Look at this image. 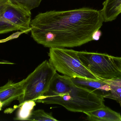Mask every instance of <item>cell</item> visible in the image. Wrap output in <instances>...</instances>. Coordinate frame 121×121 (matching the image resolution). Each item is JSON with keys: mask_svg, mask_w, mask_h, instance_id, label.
<instances>
[{"mask_svg": "<svg viewBox=\"0 0 121 121\" xmlns=\"http://www.w3.org/2000/svg\"><path fill=\"white\" fill-rule=\"evenodd\" d=\"M104 22L101 10L87 7L47 11L31 20V37L45 47H79L93 40Z\"/></svg>", "mask_w": 121, "mask_h": 121, "instance_id": "cell-1", "label": "cell"}, {"mask_svg": "<svg viewBox=\"0 0 121 121\" xmlns=\"http://www.w3.org/2000/svg\"><path fill=\"white\" fill-rule=\"evenodd\" d=\"M104 98L94 91L75 84L70 79L63 94L43 96L36 103L60 105L69 111L85 113L105 106Z\"/></svg>", "mask_w": 121, "mask_h": 121, "instance_id": "cell-2", "label": "cell"}, {"mask_svg": "<svg viewBox=\"0 0 121 121\" xmlns=\"http://www.w3.org/2000/svg\"><path fill=\"white\" fill-rule=\"evenodd\" d=\"M78 51L61 48H50L49 61L56 71L72 78L101 80L82 63Z\"/></svg>", "mask_w": 121, "mask_h": 121, "instance_id": "cell-3", "label": "cell"}, {"mask_svg": "<svg viewBox=\"0 0 121 121\" xmlns=\"http://www.w3.org/2000/svg\"><path fill=\"white\" fill-rule=\"evenodd\" d=\"M78 54L83 65L99 79L121 80V57L87 51Z\"/></svg>", "mask_w": 121, "mask_h": 121, "instance_id": "cell-4", "label": "cell"}, {"mask_svg": "<svg viewBox=\"0 0 121 121\" xmlns=\"http://www.w3.org/2000/svg\"><path fill=\"white\" fill-rule=\"evenodd\" d=\"M57 73L49 61L45 60L39 65L25 79L24 92L17 99L19 106L25 102L35 101L47 93Z\"/></svg>", "mask_w": 121, "mask_h": 121, "instance_id": "cell-5", "label": "cell"}, {"mask_svg": "<svg viewBox=\"0 0 121 121\" xmlns=\"http://www.w3.org/2000/svg\"><path fill=\"white\" fill-rule=\"evenodd\" d=\"M31 17L30 11L9 2L2 16L5 20L15 26L18 30L26 33L31 31Z\"/></svg>", "mask_w": 121, "mask_h": 121, "instance_id": "cell-6", "label": "cell"}, {"mask_svg": "<svg viewBox=\"0 0 121 121\" xmlns=\"http://www.w3.org/2000/svg\"><path fill=\"white\" fill-rule=\"evenodd\" d=\"M25 86V79L17 83L8 82L0 87V102L3 106L8 105L14 100H17L23 94Z\"/></svg>", "mask_w": 121, "mask_h": 121, "instance_id": "cell-7", "label": "cell"}, {"mask_svg": "<svg viewBox=\"0 0 121 121\" xmlns=\"http://www.w3.org/2000/svg\"><path fill=\"white\" fill-rule=\"evenodd\" d=\"M70 79L76 85L94 91L103 97L111 90L110 86L107 81L77 78Z\"/></svg>", "mask_w": 121, "mask_h": 121, "instance_id": "cell-8", "label": "cell"}, {"mask_svg": "<svg viewBox=\"0 0 121 121\" xmlns=\"http://www.w3.org/2000/svg\"><path fill=\"white\" fill-rule=\"evenodd\" d=\"M87 120L91 121H121V115L107 107L85 113Z\"/></svg>", "mask_w": 121, "mask_h": 121, "instance_id": "cell-9", "label": "cell"}, {"mask_svg": "<svg viewBox=\"0 0 121 121\" xmlns=\"http://www.w3.org/2000/svg\"><path fill=\"white\" fill-rule=\"evenodd\" d=\"M103 6L101 10L104 22L114 20L121 13V0H105Z\"/></svg>", "mask_w": 121, "mask_h": 121, "instance_id": "cell-10", "label": "cell"}, {"mask_svg": "<svg viewBox=\"0 0 121 121\" xmlns=\"http://www.w3.org/2000/svg\"><path fill=\"white\" fill-rule=\"evenodd\" d=\"M111 90L104 96V98L115 100L121 107V80L107 81Z\"/></svg>", "mask_w": 121, "mask_h": 121, "instance_id": "cell-11", "label": "cell"}, {"mask_svg": "<svg viewBox=\"0 0 121 121\" xmlns=\"http://www.w3.org/2000/svg\"><path fill=\"white\" fill-rule=\"evenodd\" d=\"M36 102L34 100L25 102L21 105L17 106L20 107L17 117L16 120H27L30 117L34 107L36 106Z\"/></svg>", "mask_w": 121, "mask_h": 121, "instance_id": "cell-12", "label": "cell"}, {"mask_svg": "<svg viewBox=\"0 0 121 121\" xmlns=\"http://www.w3.org/2000/svg\"><path fill=\"white\" fill-rule=\"evenodd\" d=\"M28 121H57L53 117L52 113L45 112L42 109H38L33 112Z\"/></svg>", "mask_w": 121, "mask_h": 121, "instance_id": "cell-13", "label": "cell"}, {"mask_svg": "<svg viewBox=\"0 0 121 121\" xmlns=\"http://www.w3.org/2000/svg\"><path fill=\"white\" fill-rule=\"evenodd\" d=\"M17 30L18 29L15 26L5 20L2 17L0 18V34Z\"/></svg>", "mask_w": 121, "mask_h": 121, "instance_id": "cell-14", "label": "cell"}, {"mask_svg": "<svg viewBox=\"0 0 121 121\" xmlns=\"http://www.w3.org/2000/svg\"><path fill=\"white\" fill-rule=\"evenodd\" d=\"M8 2V0L0 1V18L3 16Z\"/></svg>", "mask_w": 121, "mask_h": 121, "instance_id": "cell-15", "label": "cell"}, {"mask_svg": "<svg viewBox=\"0 0 121 121\" xmlns=\"http://www.w3.org/2000/svg\"><path fill=\"white\" fill-rule=\"evenodd\" d=\"M102 35V32L99 30H97L92 35L93 40H99Z\"/></svg>", "mask_w": 121, "mask_h": 121, "instance_id": "cell-16", "label": "cell"}, {"mask_svg": "<svg viewBox=\"0 0 121 121\" xmlns=\"http://www.w3.org/2000/svg\"><path fill=\"white\" fill-rule=\"evenodd\" d=\"M6 39L0 40V43H1L4 42H6Z\"/></svg>", "mask_w": 121, "mask_h": 121, "instance_id": "cell-17", "label": "cell"}, {"mask_svg": "<svg viewBox=\"0 0 121 121\" xmlns=\"http://www.w3.org/2000/svg\"><path fill=\"white\" fill-rule=\"evenodd\" d=\"M3 106V104H2V103L0 102V111L1 110V108H2Z\"/></svg>", "mask_w": 121, "mask_h": 121, "instance_id": "cell-18", "label": "cell"}, {"mask_svg": "<svg viewBox=\"0 0 121 121\" xmlns=\"http://www.w3.org/2000/svg\"></svg>", "mask_w": 121, "mask_h": 121, "instance_id": "cell-19", "label": "cell"}]
</instances>
